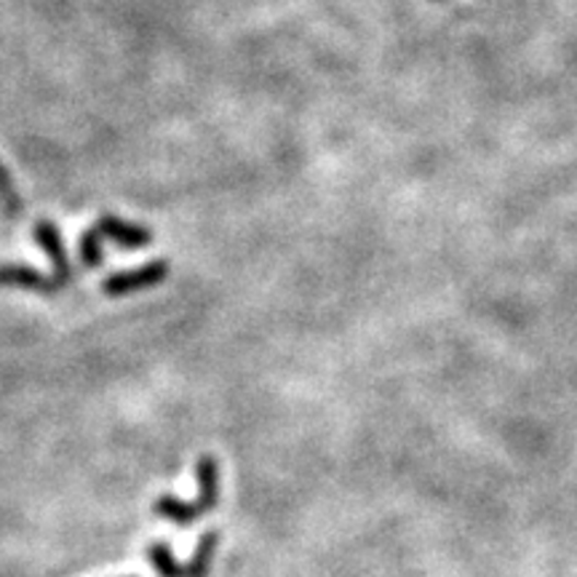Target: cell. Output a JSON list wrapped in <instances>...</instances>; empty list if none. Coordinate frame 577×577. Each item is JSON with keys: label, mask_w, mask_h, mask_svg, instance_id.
<instances>
[{"label": "cell", "mask_w": 577, "mask_h": 577, "mask_svg": "<svg viewBox=\"0 0 577 577\" xmlns=\"http://www.w3.org/2000/svg\"><path fill=\"white\" fill-rule=\"evenodd\" d=\"M166 278H169L166 259H153V263L139 265V267H134V270H120V273H113V276H107L105 281H102V295L126 297V295H134V291L161 287Z\"/></svg>", "instance_id": "1"}, {"label": "cell", "mask_w": 577, "mask_h": 577, "mask_svg": "<svg viewBox=\"0 0 577 577\" xmlns=\"http://www.w3.org/2000/svg\"><path fill=\"white\" fill-rule=\"evenodd\" d=\"M33 239H35V244H38L46 252L48 263H51V267H54L51 276L57 278L62 287H67V284L72 281V265H70V257H67L62 233H59L57 224H54L51 220L35 222Z\"/></svg>", "instance_id": "2"}, {"label": "cell", "mask_w": 577, "mask_h": 577, "mask_svg": "<svg viewBox=\"0 0 577 577\" xmlns=\"http://www.w3.org/2000/svg\"><path fill=\"white\" fill-rule=\"evenodd\" d=\"M0 287L38 291V295H54V291L62 289V284H59L54 276H44L41 270H35L33 265L5 263L0 265Z\"/></svg>", "instance_id": "3"}, {"label": "cell", "mask_w": 577, "mask_h": 577, "mask_svg": "<svg viewBox=\"0 0 577 577\" xmlns=\"http://www.w3.org/2000/svg\"><path fill=\"white\" fill-rule=\"evenodd\" d=\"M96 230L102 233V239L113 241L115 246L120 249H145L153 244V230L142 228L137 222H126L120 217L113 215H102L100 222H96Z\"/></svg>", "instance_id": "4"}, {"label": "cell", "mask_w": 577, "mask_h": 577, "mask_svg": "<svg viewBox=\"0 0 577 577\" xmlns=\"http://www.w3.org/2000/svg\"><path fill=\"white\" fill-rule=\"evenodd\" d=\"M196 478L200 511H215L220 506V463H217L215 454H200L196 463Z\"/></svg>", "instance_id": "5"}, {"label": "cell", "mask_w": 577, "mask_h": 577, "mask_svg": "<svg viewBox=\"0 0 577 577\" xmlns=\"http://www.w3.org/2000/svg\"><path fill=\"white\" fill-rule=\"evenodd\" d=\"M153 508H155L158 519L174 521V524H180V527L196 524L200 516H204L198 503H185V500H180V497H174V495H161L155 500Z\"/></svg>", "instance_id": "6"}, {"label": "cell", "mask_w": 577, "mask_h": 577, "mask_svg": "<svg viewBox=\"0 0 577 577\" xmlns=\"http://www.w3.org/2000/svg\"><path fill=\"white\" fill-rule=\"evenodd\" d=\"M217 545H220V530H206L200 534L196 551H193L191 562L185 567V577H206L211 573V564H215Z\"/></svg>", "instance_id": "7"}, {"label": "cell", "mask_w": 577, "mask_h": 577, "mask_svg": "<svg viewBox=\"0 0 577 577\" xmlns=\"http://www.w3.org/2000/svg\"><path fill=\"white\" fill-rule=\"evenodd\" d=\"M148 562L155 567L158 577H185V567L174 558V551L166 543H161V540L148 545Z\"/></svg>", "instance_id": "8"}, {"label": "cell", "mask_w": 577, "mask_h": 577, "mask_svg": "<svg viewBox=\"0 0 577 577\" xmlns=\"http://www.w3.org/2000/svg\"><path fill=\"white\" fill-rule=\"evenodd\" d=\"M78 254H81V263L89 270H96L105 263V252H102V233L96 228L83 230L81 239H78Z\"/></svg>", "instance_id": "9"}, {"label": "cell", "mask_w": 577, "mask_h": 577, "mask_svg": "<svg viewBox=\"0 0 577 577\" xmlns=\"http://www.w3.org/2000/svg\"><path fill=\"white\" fill-rule=\"evenodd\" d=\"M0 204L5 206V211H9L11 217H16L24 209L20 193H16L14 180H11L9 169H5L3 161H0Z\"/></svg>", "instance_id": "10"}, {"label": "cell", "mask_w": 577, "mask_h": 577, "mask_svg": "<svg viewBox=\"0 0 577 577\" xmlns=\"http://www.w3.org/2000/svg\"><path fill=\"white\" fill-rule=\"evenodd\" d=\"M131 577H134V575H131Z\"/></svg>", "instance_id": "11"}]
</instances>
